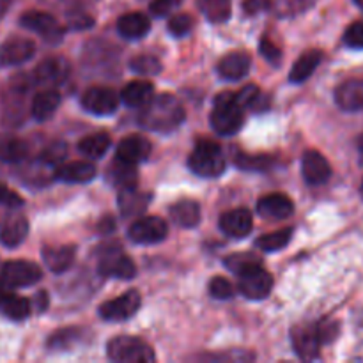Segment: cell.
I'll list each match as a JSON object with an SVG mask.
<instances>
[{"instance_id":"53","label":"cell","mask_w":363,"mask_h":363,"mask_svg":"<svg viewBox=\"0 0 363 363\" xmlns=\"http://www.w3.org/2000/svg\"><path fill=\"white\" fill-rule=\"evenodd\" d=\"M358 152H360V158L363 162V135H360V138H358Z\"/></svg>"},{"instance_id":"34","label":"cell","mask_w":363,"mask_h":363,"mask_svg":"<svg viewBox=\"0 0 363 363\" xmlns=\"http://www.w3.org/2000/svg\"><path fill=\"white\" fill-rule=\"evenodd\" d=\"M291 238H293V229H282L277 233L264 234L255 241V247L262 252H279L289 245Z\"/></svg>"},{"instance_id":"10","label":"cell","mask_w":363,"mask_h":363,"mask_svg":"<svg viewBox=\"0 0 363 363\" xmlns=\"http://www.w3.org/2000/svg\"><path fill=\"white\" fill-rule=\"evenodd\" d=\"M121 96L108 87H91L82 96V106L94 116H110L117 110Z\"/></svg>"},{"instance_id":"30","label":"cell","mask_w":363,"mask_h":363,"mask_svg":"<svg viewBox=\"0 0 363 363\" xmlns=\"http://www.w3.org/2000/svg\"><path fill=\"white\" fill-rule=\"evenodd\" d=\"M135 167L137 165H131V163L116 158V162L108 169L106 176H108L110 183L116 184L121 190H124V188H133L137 186V169Z\"/></svg>"},{"instance_id":"41","label":"cell","mask_w":363,"mask_h":363,"mask_svg":"<svg viewBox=\"0 0 363 363\" xmlns=\"http://www.w3.org/2000/svg\"><path fill=\"white\" fill-rule=\"evenodd\" d=\"M266 4L273 11L286 16V14H294L298 11H303L308 4H312V0H266Z\"/></svg>"},{"instance_id":"9","label":"cell","mask_w":363,"mask_h":363,"mask_svg":"<svg viewBox=\"0 0 363 363\" xmlns=\"http://www.w3.org/2000/svg\"><path fill=\"white\" fill-rule=\"evenodd\" d=\"M142 303V298L137 291H128L123 296H117L113 300L105 301L99 307V315L106 321H126L133 318L138 312Z\"/></svg>"},{"instance_id":"50","label":"cell","mask_w":363,"mask_h":363,"mask_svg":"<svg viewBox=\"0 0 363 363\" xmlns=\"http://www.w3.org/2000/svg\"><path fill=\"white\" fill-rule=\"evenodd\" d=\"M116 229V223H113V218H105L101 222V230H105V233H112V230Z\"/></svg>"},{"instance_id":"29","label":"cell","mask_w":363,"mask_h":363,"mask_svg":"<svg viewBox=\"0 0 363 363\" xmlns=\"http://www.w3.org/2000/svg\"><path fill=\"white\" fill-rule=\"evenodd\" d=\"M321 60H323V53L318 52V50H312V52L303 53V55L294 62L293 69H291L289 73V80L293 82V84H303V82L307 80L315 69H318Z\"/></svg>"},{"instance_id":"13","label":"cell","mask_w":363,"mask_h":363,"mask_svg":"<svg viewBox=\"0 0 363 363\" xmlns=\"http://www.w3.org/2000/svg\"><path fill=\"white\" fill-rule=\"evenodd\" d=\"M35 45L27 38H11L0 46V64L2 66H20L34 57Z\"/></svg>"},{"instance_id":"1","label":"cell","mask_w":363,"mask_h":363,"mask_svg":"<svg viewBox=\"0 0 363 363\" xmlns=\"http://www.w3.org/2000/svg\"><path fill=\"white\" fill-rule=\"evenodd\" d=\"M184 108L179 99L172 94H158L144 106L140 124L156 133H170L179 128L184 121Z\"/></svg>"},{"instance_id":"5","label":"cell","mask_w":363,"mask_h":363,"mask_svg":"<svg viewBox=\"0 0 363 363\" xmlns=\"http://www.w3.org/2000/svg\"><path fill=\"white\" fill-rule=\"evenodd\" d=\"M99 273L103 277H112L119 280H131L137 275L133 261L123 254L119 247H108L99 255Z\"/></svg>"},{"instance_id":"36","label":"cell","mask_w":363,"mask_h":363,"mask_svg":"<svg viewBox=\"0 0 363 363\" xmlns=\"http://www.w3.org/2000/svg\"><path fill=\"white\" fill-rule=\"evenodd\" d=\"M202 13L211 20L213 23H223L230 16V2L229 0H202Z\"/></svg>"},{"instance_id":"31","label":"cell","mask_w":363,"mask_h":363,"mask_svg":"<svg viewBox=\"0 0 363 363\" xmlns=\"http://www.w3.org/2000/svg\"><path fill=\"white\" fill-rule=\"evenodd\" d=\"M30 301L27 298L16 296L11 291L0 300V312L4 315H7L9 319H13V321H23V319H27L30 315Z\"/></svg>"},{"instance_id":"26","label":"cell","mask_w":363,"mask_h":363,"mask_svg":"<svg viewBox=\"0 0 363 363\" xmlns=\"http://www.w3.org/2000/svg\"><path fill=\"white\" fill-rule=\"evenodd\" d=\"M60 105V94L55 89H46L35 94L34 101H32V117L38 123H45L48 121L53 113L57 112Z\"/></svg>"},{"instance_id":"28","label":"cell","mask_w":363,"mask_h":363,"mask_svg":"<svg viewBox=\"0 0 363 363\" xmlns=\"http://www.w3.org/2000/svg\"><path fill=\"white\" fill-rule=\"evenodd\" d=\"M28 234V222L25 216H13L0 229V243L7 248H14L25 241Z\"/></svg>"},{"instance_id":"33","label":"cell","mask_w":363,"mask_h":363,"mask_svg":"<svg viewBox=\"0 0 363 363\" xmlns=\"http://www.w3.org/2000/svg\"><path fill=\"white\" fill-rule=\"evenodd\" d=\"M28 145L20 138H7L0 142V160L6 163H20L27 158Z\"/></svg>"},{"instance_id":"25","label":"cell","mask_w":363,"mask_h":363,"mask_svg":"<svg viewBox=\"0 0 363 363\" xmlns=\"http://www.w3.org/2000/svg\"><path fill=\"white\" fill-rule=\"evenodd\" d=\"M151 195L138 191L137 186L124 188L119 194V209L123 216H137L147 209Z\"/></svg>"},{"instance_id":"51","label":"cell","mask_w":363,"mask_h":363,"mask_svg":"<svg viewBox=\"0 0 363 363\" xmlns=\"http://www.w3.org/2000/svg\"><path fill=\"white\" fill-rule=\"evenodd\" d=\"M9 6H11V0H0V18L7 13Z\"/></svg>"},{"instance_id":"8","label":"cell","mask_w":363,"mask_h":363,"mask_svg":"<svg viewBox=\"0 0 363 363\" xmlns=\"http://www.w3.org/2000/svg\"><path fill=\"white\" fill-rule=\"evenodd\" d=\"M169 234V227H167L165 220L160 216H144L138 218L137 222L131 223L128 236L133 243L137 245H155L163 241Z\"/></svg>"},{"instance_id":"48","label":"cell","mask_w":363,"mask_h":363,"mask_svg":"<svg viewBox=\"0 0 363 363\" xmlns=\"http://www.w3.org/2000/svg\"><path fill=\"white\" fill-rule=\"evenodd\" d=\"M0 204L7 206V208H20L23 204V199L14 194L13 190H9L6 184L0 183Z\"/></svg>"},{"instance_id":"42","label":"cell","mask_w":363,"mask_h":363,"mask_svg":"<svg viewBox=\"0 0 363 363\" xmlns=\"http://www.w3.org/2000/svg\"><path fill=\"white\" fill-rule=\"evenodd\" d=\"M191 28H194V18L190 14H176L169 20V30L170 34L177 35V38H183V35L190 34Z\"/></svg>"},{"instance_id":"49","label":"cell","mask_w":363,"mask_h":363,"mask_svg":"<svg viewBox=\"0 0 363 363\" xmlns=\"http://www.w3.org/2000/svg\"><path fill=\"white\" fill-rule=\"evenodd\" d=\"M46 307H48V296H46L45 291H41V293L35 296V308H38L39 312H43Z\"/></svg>"},{"instance_id":"39","label":"cell","mask_w":363,"mask_h":363,"mask_svg":"<svg viewBox=\"0 0 363 363\" xmlns=\"http://www.w3.org/2000/svg\"><path fill=\"white\" fill-rule=\"evenodd\" d=\"M272 158L268 156H252L240 152L236 155V165L243 170H250V172H262V170H268L272 167Z\"/></svg>"},{"instance_id":"38","label":"cell","mask_w":363,"mask_h":363,"mask_svg":"<svg viewBox=\"0 0 363 363\" xmlns=\"http://www.w3.org/2000/svg\"><path fill=\"white\" fill-rule=\"evenodd\" d=\"M130 67L142 77H152L162 71V62L152 55H137L130 60Z\"/></svg>"},{"instance_id":"43","label":"cell","mask_w":363,"mask_h":363,"mask_svg":"<svg viewBox=\"0 0 363 363\" xmlns=\"http://www.w3.org/2000/svg\"><path fill=\"white\" fill-rule=\"evenodd\" d=\"M209 294H211L213 298H216V300H229V298L234 296V287L227 279L216 277V279H213L211 284H209Z\"/></svg>"},{"instance_id":"32","label":"cell","mask_w":363,"mask_h":363,"mask_svg":"<svg viewBox=\"0 0 363 363\" xmlns=\"http://www.w3.org/2000/svg\"><path fill=\"white\" fill-rule=\"evenodd\" d=\"M112 145V140L106 133H94L85 137L78 142V151L91 160H99L106 155V151Z\"/></svg>"},{"instance_id":"18","label":"cell","mask_w":363,"mask_h":363,"mask_svg":"<svg viewBox=\"0 0 363 363\" xmlns=\"http://www.w3.org/2000/svg\"><path fill=\"white\" fill-rule=\"evenodd\" d=\"M257 213L268 220H286L294 213V204L287 195L269 194L259 199Z\"/></svg>"},{"instance_id":"3","label":"cell","mask_w":363,"mask_h":363,"mask_svg":"<svg viewBox=\"0 0 363 363\" xmlns=\"http://www.w3.org/2000/svg\"><path fill=\"white\" fill-rule=\"evenodd\" d=\"M188 167L191 172L201 177H218L225 172V156L222 147L213 140H199L194 152L188 158Z\"/></svg>"},{"instance_id":"12","label":"cell","mask_w":363,"mask_h":363,"mask_svg":"<svg viewBox=\"0 0 363 363\" xmlns=\"http://www.w3.org/2000/svg\"><path fill=\"white\" fill-rule=\"evenodd\" d=\"M323 346L321 333L318 325L315 326H298L293 330V347L298 357L303 360H312L319 354V347Z\"/></svg>"},{"instance_id":"4","label":"cell","mask_w":363,"mask_h":363,"mask_svg":"<svg viewBox=\"0 0 363 363\" xmlns=\"http://www.w3.org/2000/svg\"><path fill=\"white\" fill-rule=\"evenodd\" d=\"M106 353L112 362L117 363H151L156 360L155 351L144 340L137 337H116L106 346Z\"/></svg>"},{"instance_id":"35","label":"cell","mask_w":363,"mask_h":363,"mask_svg":"<svg viewBox=\"0 0 363 363\" xmlns=\"http://www.w3.org/2000/svg\"><path fill=\"white\" fill-rule=\"evenodd\" d=\"M223 264H225L234 275L241 277L247 272H250V269L259 268V266H261V261H259V257H255L254 254H234L225 257Z\"/></svg>"},{"instance_id":"14","label":"cell","mask_w":363,"mask_h":363,"mask_svg":"<svg viewBox=\"0 0 363 363\" xmlns=\"http://www.w3.org/2000/svg\"><path fill=\"white\" fill-rule=\"evenodd\" d=\"M301 174L308 184H325L332 176V167L328 160L318 151H307L301 160Z\"/></svg>"},{"instance_id":"21","label":"cell","mask_w":363,"mask_h":363,"mask_svg":"<svg viewBox=\"0 0 363 363\" xmlns=\"http://www.w3.org/2000/svg\"><path fill=\"white\" fill-rule=\"evenodd\" d=\"M152 98H155V87L151 82L145 80L131 82L121 91V101L130 108H144Z\"/></svg>"},{"instance_id":"27","label":"cell","mask_w":363,"mask_h":363,"mask_svg":"<svg viewBox=\"0 0 363 363\" xmlns=\"http://www.w3.org/2000/svg\"><path fill=\"white\" fill-rule=\"evenodd\" d=\"M151 28V21L142 13H128L117 21V30L126 39H140Z\"/></svg>"},{"instance_id":"19","label":"cell","mask_w":363,"mask_h":363,"mask_svg":"<svg viewBox=\"0 0 363 363\" xmlns=\"http://www.w3.org/2000/svg\"><path fill=\"white\" fill-rule=\"evenodd\" d=\"M252 59L245 52H233L218 62V74L227 82H238L250 71Z\"/></svg>"},{"instance_id":"55","label":"cell","mask_w":363,"mask_h":363,"mask_svg":"<svg viewBox=\"0 0 363 363\" xmlns=\"http://www.w3.org/2000/svg\"><path fill=\"white\" fill-rule=\"evenodd\" d=\"M360 191H362V197H363V181H362V188H360Z\"/></svg>"},{"instance_id":"7","label":"cell","mask_w":363,"mask_h":363,"mask_svg":"<svg viewBox=\"0 0 363 363\" xmlns=\"http://www.w3.org/2000/svg\"><path fill=\"white\" fill-rule=\"evenodd\" d=\"M43 272L30 261H9L2 266L0 279L9 287H28L41 280Z\"/></svg>"},{"instance_id":"20","label":"cell","mask_w":363,"mask_h":363,"mask_svg":"<svg viewBox=\"0 0 363 363\" xmlns=\"http://www.w3.org/2000/svg\"><path fill=\"white\" fill-rule=\"evenodd\" d=\"M335 101L346 112L363 110V80H347L335 91Z\"/></svg>"},{"instance_id":"45","label":"cell","mask_w":363,"mask_h":363,"mask_svg":"<svg viewBox=\"0 0 363 363\" xmlns=\"http://www.w3.org/2000/svg\"><path fill=\"white\" fill-rule=\"evenodd\" d=\"M181 2L183 0H152L149 9H151V14H155L156 18H163L174 13L181 6Z\"/></svg>"},{"instance_id":"52","label":"cell","mask_w":363,"mask_h":363,"mask_svg":"<svg viewBox=\"0 0 363 363\" xmlns=\"http://www.w3.org/2000/svg\"><path fill=\"white\" fill-rule=\"evenodd\" d=\"M7 293H9V286H6V284L2 282V279H0V300H2Z\"/></svg>"},{"instance_id":"44","label":"cell","mask_w":363,"mask_h":363,"mask_svg":"<svg viewBox=\"0 0 363 363\" xmlns=\"http://www.w3.org/2000/svg\"><path fill=\"white\" fill-rule=\"evenodd\" d=\"M344 43L346 46L354 50L363 48V21H354L347 27L346 34H344Z\"/></svg>"},{"instance_id":"24","label":"cell","mask_w":363,"mask_h":363,"mask_svg":"<svg viewBox=\"0 0 363 363\" xmlns=\"http://www.w3.org/2000/svg\"><path fill=\"white\" fill-rule=\"evenodd\" d=\"M170 220H172L177 227L191 229V227L199 225V222H201V206L195 201L183 199V201L176 202V204L170 208Z\"/></svg>"},{"instance_id":"17","label":"cell","mask_w":363,"mask_h":363,"mask_svg":"<svg viewBox=\"0 0 363 363\" xmlns=\"http://www.w3.org/2000/svg\"><path fill=\"white\" fill-rule=\"evenodd\" d=\"M69 74V64L60 57H50V59L43 60L34 71V78L38 84L48 85V87H55L60 85Z\"/></svg>"},{"instance_id":"22","label":"cell","mask_w":363,"mask_h":363,"mask_svg":"<svg viewBox=\"0 0 363 363\" xmlns=\"http://www.w3.org/2000/svg\"><path fill=\"white\" fill-rule=\"evenodd\" d=\"M55 177L64 183H89L96 177V167L89 162H71L55 169Z\"/></svg>"},{"instance_id":"16","label":"cell","mask_w":363,"mask_h":363,"mask_svg":"<svg viewBox=\"0 0 363 363\" xmlns=\"http://www.w3.org/2000/svg\"><path fill=\"white\" fill-rule=\"evenodd\" d=\"M252 227H254V218H252V213L245 208L230 209L220 216V229L230 238L248 236Z\"/></svg>"},{"instance_id":"11","label":"cell","mask_w":363,"mask_h":363,"mask_svg":"<svg viewBox=\"0 0 363 363\" xmlns=\"http://www.w3.org/2000/svg\"><path fill=\"white\" fill-rule=\"evenodd\" d=\"M240 293L248 300H264L273 289V277L262 266L250 269L240 277Z\"/></svg>"},{"instance_id":"37","label":"cell","mask_w":363,"mask_h":363,"mask_svg":"<svg viewBox=\"0 0 363 363\" xmlns=\"http://www.w3.org/2000/svg\"><path fill=\"white\" fill-rule=\"evenodd\" d=\"M80 339H82L80 330L77 328L59 330V332H55L48 339V347L50 350H69V347H73Z\"/></svg>"},{"instance_id":"15","label":"cell","mask_w":363,"mask_h":363,"mask_svg":"<svg viewBox=\"0 0 363 363\" xmlns=\"http://www.w3.org/2000/svg\"><path fill=\"white\" fill-rule=\"evenodd\" d=\"M149 155H151V142L140 135H130L119 142L116 158L131 163V165H138V163L145 162Z\"/></svg>"},{"instance_id":"40","label":"cell","mask_w":363,"mask_h":363,"mask_svg":"<svg viewBox=\"0 0 363 363\" xmlns=\"http://www.w3.org/2000/svg\"><path fill=\"white\" fill-rule=\"evenodd\" d=\"M66 156H67L66 142L55 140L52 142L48 147H45V151H43L41 155V160L45 163H48V165H59V163H62L64 160H66Z\"/></svg>"},{"instance_id":"2","label":"cell","mask_w":363,"mask_h":363,"mask_svg":"<svg viewBox=\"0 0 363 363\" xmlns=\"http://www.w3.org/2000/svg\"><path fill=\"white\" fill-rule=\"evenodd\" d=\"M213 130L223 137L238 133L243 126L245 121V106L238 101V96L233 92H222L215 98V108L211 116Z\"/></svg>"},{"instance_id":"54","label":"cell","mask_w":363,"mask_h":363,"mask_svg":"<svg viewBox=\"0 0 363 363\" xmlns=\"http://www.w3.org/2000/svg\"><path fill=\"white\" fill-rule=\"evenodd\" d=\"M357 4H358V6H360V7H363V0H357Z\"/></svg>"},{"instance_id":"23","label":"cell","mask_w":363,"mask_h":363,"mask_svg":"<svg viewBox=\"0 0 363 363\" xmlns=\"http://www.w3.org/2000/svg\"><path fill=\"white\" fill-rule=\"evenodd\" d=\"M74 247L64 245V247H45L43 248V261L48 266L50 272L64 273L71 268L74 262Z\"/></svg>"},{"instance_id":"47","label":"cell","mask_w":363,"mask_h":363,"mask_svg":"<svg viewBox=\"0 0 363 363\" xmlns=\"http://www.w3.org/2000/svg\"><path fill=\"white\" fill-rule=\"evenodd\" d=\"M236 96L238 101L247 108V106H255V103L261 99V91H259V87H255V85H247V87L241 89Z\"/></svg>"},{"instance_id":"6","label":"cell","mask_w":363,"mask_h":363,"mask_svg":"<svg viewBox=\"0 0 363 363\" xmlns=\"http://www.w3.org/2000/svg\"><path fill=\"white\" fill-rule=\"evenodd\" d=\"M20 23L21 27L30 32H35V34H39L45 41L52 43V45L60 43L64 35V28L57 23L55 18L48 13H43V11H27V13L21 14Z\"/></svg>"},{"instance_id":"46","label":"cell","mask_w":363,"mask_h":363,"mask_svg":"<svg viewBox=\"0 0 363 363\" xmlns=\"http://www.w3.org/2000/svg\"><path fill=\"white\" fill-rule=\"evenodd\" d=\"M261 53L269 64H273V66H279L280 60H282V52H280V48L273 45L268 38H264L261 41Z\"/></svg>"}]
</instances>
